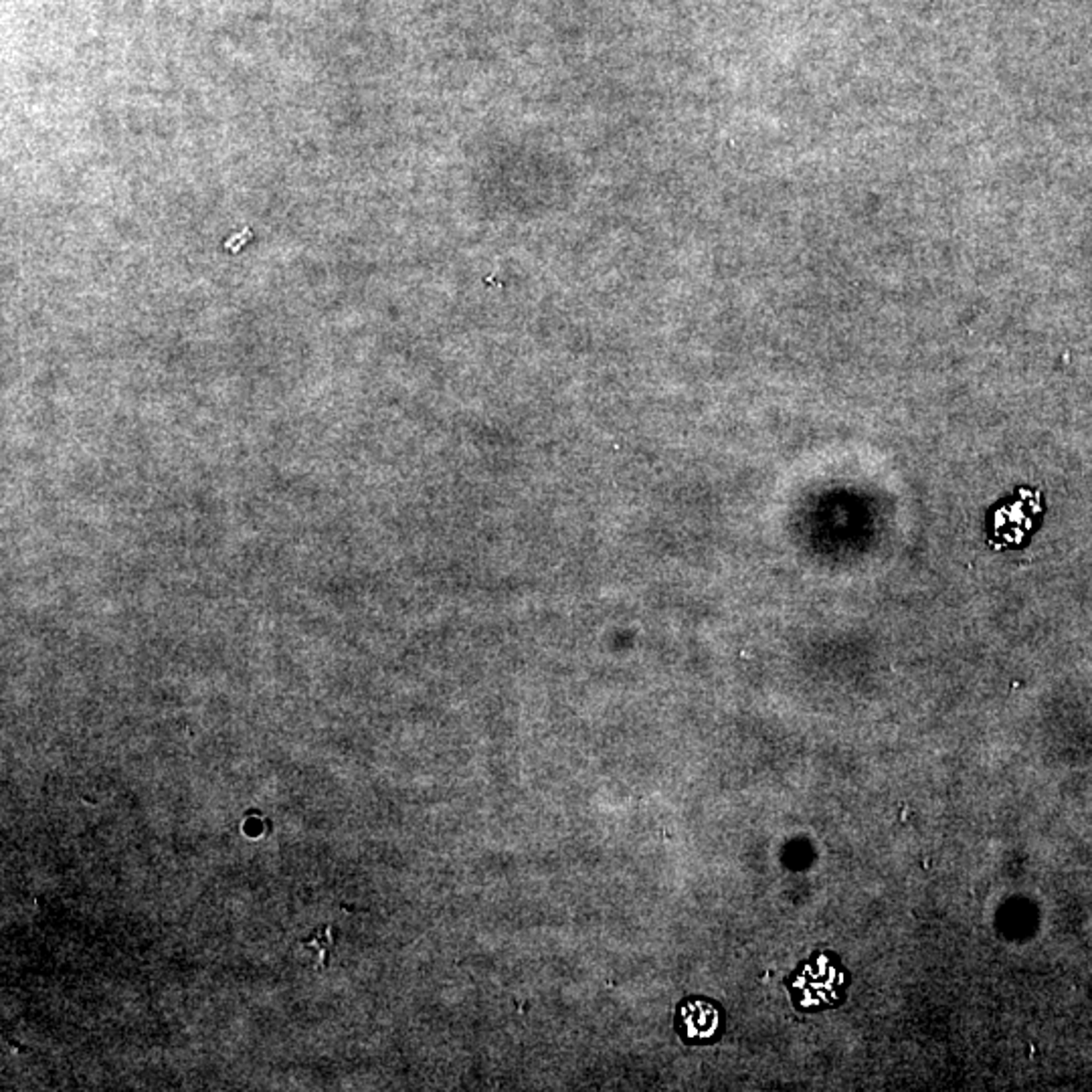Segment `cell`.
<instances>
[{"label": "cell", "mask_w": 1092, "mask_h": 1092, "mask_svg": "<svg viewBox=\"0 0 1092 1092\" xmlns=\"http://www.w3.org/2000/svg\"><path fill=\"white\" fill-rule=\"evenodd\" d=\"M686 1030L690 1038H708L713 1036L718 1026V1011L708 1006L704 1001H694L682 1010Z\"/></svg>", "instance_id": "6da1fadb"}]
</instances>
